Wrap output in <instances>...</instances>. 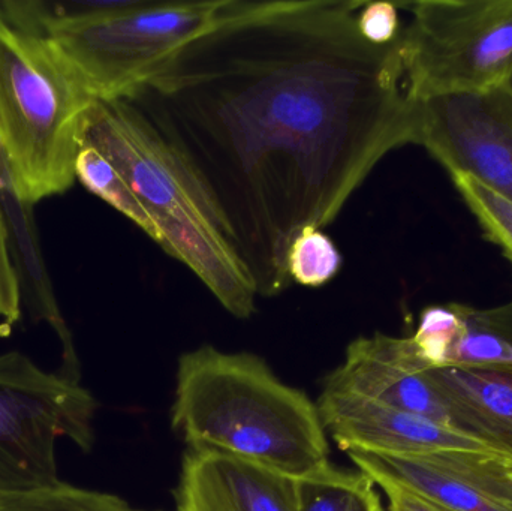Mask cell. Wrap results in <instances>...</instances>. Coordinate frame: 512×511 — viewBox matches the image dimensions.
<instances>
[{
    "label": "cell",
    "instance_id": "2",
    "mask_svg": "<svg viewBox=\"0 0 512 511\" xmlns=\"http://www.w3.org/2000/svg\"><path fill=\"white\" fill-rule=\"evenodd\" d=\"M173 426L188 449L234 456L292 479L330 462L318 405L254 354L210 345L183 354Z\"/></svg>",
    "mask_w": 512,
    "mask_h": 511
},
{
    "label": "cell",
    "instance_id": "14",
    "mask_svg": "<svg viewBox=\"0 0 512 511\" xmlns=\"http://www.w3.org/2000/svg\"><path fill=\"white\" fill-rule=\"evenodd\" d=\"M358 470L376 486H397L445 511H512L511 504L487 494L427 455L349 452Z\"/></svg>",
    "mask_w": 512,
    "mask_h": 511
},
{
    "label": "cell",
    "instance_id": "3",
    "mask_svg": "<svg viewBox=\"0 0 512 511\" xmlns=\"http://www.w3.org/2000/svg\"><path fill=\"white\" fill-rule=\"evenodd\" d=\"M81 143L96 147L122 174L155 224L156 243L189 267L230 314L251 317L258 294L206 192L137 108L125 99L96 101Z\"/></svg>",
    "mask_w": 512,
    "mask_h": 511
},
{
    "label": "cell",
    "instance_id": "20",
    "mask_svg": "<svg viewBox=\"0 0 512 511\" xmlns=\"http://www.w3.org/2000/svg\"><path fill=\"white\" fill-rule=\"evenodd\" d=\"M447 470L512 506V456L490 450H462L435 456Z\"/></svg>",
    "mask_w": 512,
    "mask_h": 511
},
{
    "label": "cell",
    "instance_id": "10",
    "mask_svg": "<svg viewBox=\"0 0 512 511\" xmlns=\"http://www.w3.org/2000/svg\"><path fill=\"white\" fill-rule=\"evenodd\" d=\"M319 416L343 452L439 455L457 450H495L456 429L351 393L324 389ZM498 453V452H496Z\"/></svg>",
    "mask_w": 512,
    "mask_h": 511
},
{
    "label": "cell",
    "instance_id": "22",
    "mask_svg": "<svg viewBox=\"0 0 512 511\" xmlns=\"http://www.w3.org/2000/svg\"><path fill=\"white\" fill-rule=\"evenodd\" d=\"M400 5L391 2H364L357 15L358 32L373 45H390L402 38Z\"/></svg>",
    "mask_w": 512,
    "mask_h": 511
},
{
    "label": "cell",
    "instance_id": "13",
    "mask_svg": "<svg viewBox=\"0 0 512 511\" xmlns=\"http://www.w3.org/2000/svg\"><path fill=\"white\" fill-rule=\"evenodd\" d=\"M451 426L512 456V375L468 368H430Z\"/></svg>",
    "mask_w": 512,
    "mask_h": 511
},
{
    "label": "cell",
    "instance_id": "15",
    "mask_svg": "<svg viewBox=\"0 0 512 511\" xmlns=\"http://www.w3.org/2000/svg\"><path fill=\"white\" fill-rule=\"evenodd\" d=\"M459 306L462 329L441 368H468L512 375V302L492 309Z\"/></svg>",
    "mask_w": 512,
    "mask_h": 511
},
{
    "label": "cell",
    "instance_id": "25",
    "mask_svg": "<svg viewBox=\"0 0 512 511\" xmlns=\"http://www.w3.org/2000/svg\"><path fill=\"white\" fill-rule=\"evenodd\" d=\"M507 86H508V89H510L512 92V77H511L510 83H508Z\"/></svg>",
    "mask_w": 512,
    "mask_h": 511
},
{
    "label": "cell",
    "instance_id": "6",
    "mask_svg": "<svg viewBox=\"0 0 512 511\" xmlns=\"http://www.w3.org/2000/svg\"><path fill=\"white\" fill-rule=\"evenodd\" d=\"M95 398L81 383L42 371L29 357L0 356V501L62 483L56 444L65 437L89 452Z\"/></svg>",
    "mask_w": 512,
    "mask_h": 511
},
{
    "label": "cell",
    "instance_id": "7",
    "mask_svg": "<svg viewBox=\"0 0 512 511\" xmlns=\"http://www.w3.org/2000/svg\"><path fill=\"white\" fill-rule=\"evenodd\" d=\"M224 0H125L117 11L48 35L98 101L128 98L209 29Z\"/></svg>",
    "mask_w": 512,
    "mask_h": 511
},
{
    "label": "cell",
    "instance_id": "17",
    "mask_svg": "<svg viewBox=\"0 0 512 511\" xmlns=\"http://www.w3.org/2000/svg\"><path fill=\"white\" fill-rule=\"evenodd\" d=\"M75 177L78 182L134 222L152 240H158L155 224L143 204L135 197L122 174L92 144L81 143L75 162Z\"/></svg>",
    "mask_w": 512,
    "mask_h": 511
},
{
    "label": "cell",
    "instance_id": "24",
    "mask_svg": "<svg viewBox=\"0 0 512 511\" xmlns=\"http://www.w3.org/2000/svg\"><path fill=\"white\" fill-rule=\"evenodd\" d=\"M388 497V511H445L420 495L397 486H382Z\"/></svg>",
    "mask_w": 512,
    "mask_h": 511
},
{
    "label": "cell",
    "instance_id": "11",
    "mask_svg": "<svg viewBox=\"0 0 512 511\" xmlns=\"http://www.w3.org/2000/svg\"><path fill=\"white\" fill-rule=\"evenodd\" d=\"M177 511H295V479L261 465L188 449Z\"/></svg>",
    "mask_w": 512,
    "mask_h": 511
},
{
    "label": "cell",
    "instance_id": "16",
    "mask_svg": "<svg viewBox=\"0 0 512 511\" xmlns=\"http://www.w3.org/2000/svg\"><path fill=\"white\" fill-rule=\"evenodd\" d=\"M375 482L363 471L328 462L295 479V511H382Z\"/></svg>",
    "mask_w": 512,
    "mask_h": 511
},
{
    "label": "cell",
    "instance_id": "18",
    "mask_svg": "<svg viewBox=\"0 0 512 511\" xmlns=\"http://www.w3.org/2000/svg\"><path fill=\"white\" fill-rule=\"evenodd\" d=\"M454 188L477 219L489 242L512 264V201L487 188L474 177L451 171Z\"/></svg>",
    "mask_w": 512,
    "mask_h": 511
},
{
    "label": "cell",
    "instance_id": "21",
    "mask_svg": "<svg viewBox=\"0 0 512 511\" xmlns=\"http://www.w3.org/2000/svg\"><path fill=\"white\" fill-rule=\"evenodd\" d=\"M0 511H138L125 500L104 492L59 483L53 488L0 501Z\"/></svg>",
    "mask_w": 512,
    "mask_h": 511
},
{
    "label": "cell",
    "instance_id": "1",
    "mask_svg": "<svg viewBox=\"0 0 512 511\" xmlns=\"http://www.w3.org/2000/svg\"><path fill=\"white\" fill-rule=\"evenodd\" d=\"M364 2L224 0L209 29L125 98L194 174L256 294L330 225L373 168L417 144L402 38L358 32Z\"/></svg>",
    "mask_w": 512,
    "mask_h": 511
},
{
    "label": "cell",
    "instance_id": "19",
    "mask_svg": "<svg viewBox=\"0 0 512 511\" xmlns=\"http://www.w3.org/2000/svg\"><path fill=\"white\" fill-rule=\"evenodd\" d=\"M336 243L319 228H304L292 240L286 255L289 279L307 288H319L336 278L342 269Z\"/></svg>",
    "mask_w": 512,
    "mask_h": 511
},
{
    "label": "cell",
    "instance_id": "23",
    "mask_svg": "<svg viewBox=\"0 0 512 511\" xmlns=\"http://www.w3.org/2000/svg\"><path fill=\"white\" fill-rule=\"evenodd\" d=\"M21 315H23V306H21L17 279L9 260L5 216L0 203V318H2L0 333L8 335L12 327L21 320Z\"/></svg>",
    "mask_w": 512,
    "mask_h": 511
},
{
    "label": "cell",
    "instance_id": "5",
    "mask_svg": "<svg viewBox=\"0 0 512 511\" xmlns=\"http://www.w3.org/2000/svg\"><path fill=\"white\" fill-rule=\"evenodd\" d=\"M405 87L414 102L478 95L512 77V0L403 3Z\"/></svg>",
    "mask_w": 512,
    "mask_h": 511
},
{
    "label": "cell",
    "instance_id": "8",
    "mask_svg": "<svg viewBox=\"0 0 512 511\" xmlns=\"http://www.w3.org/2000/svg\"><path fill=\"white\" fill-rule=\"evenodd\" d=\"M415 105L418 146L448 173L469 174L512 201V92L508 86Z\"/></svg>",
    "mask_w": 512,
    "mask_h": 511
},
{
    "label": "cell",
    "instance_id": "4",
    "mask_svg": "<svg viewBox=\"0 0 512 511\" xmlns=\"http://www.w3.org/2000/svg\"><path fill=\"white\" fill-rule=\"evenodd\" d=\"M98 101L47 36L0 14V156L27 203L74 185L84 122Z\"/></svg>",
    "mask_w": 512,
    "mask_h": 511
},
{
    "label": "cell",
    "instance_id": "9",
    "mask_svg": "<svg viewBox=\"0 0 512 511\" xmlns=\"http://www.w3.org/2000/svg\"><path fill=\"white\" fill-rule=\"evenodd\" d=\"M430 368L411 336L375 333L349 344L345 362L331 372L324 389L361 396L454 429Z\"/></svg>",
    "mask_w": 512,
    "mask_h": 511
},
{
    "label": "cell",
    "instance_id": "12",
    "mask_svg": "<svg viewBox=\"0 0 512 511\" xmlns=\"http://www.w3.org/2000/svg\"><path fill=\"white\" fill-rule=\"evenodd\" d=\"M0 203L5 216L9 260L17 279L23 311L35 323H47L62 345V363L56 372L65 380L81 383V365L71 330L63 318L42 255L33 204L24 201L12 185L8 168L0 156Z\"/></svg>",
    "mask_w": 512,
    "mask_h": 511
}]
</instances>
